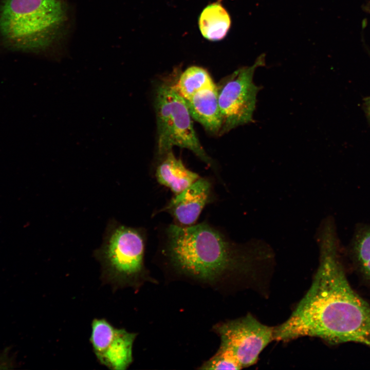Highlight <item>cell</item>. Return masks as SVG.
<instances>
[{
    "mask_svg": "<svg viewBox=\"0 0 370 370\" xmlns=\"http://www.w3.org/2000/svg\"><path fill=\"white\" fill-rule=\"evenodd\" d=\"M144 252V239L140 229L111 219L101 246L94 252L101 265L103 282L115 290L132 285L142 271Z\"/></svg>",
    "mask_w": 370,
    "mask_h": 370,
    "instance_id": "277c9868",
    "label": "cell"
},
{
    "mask_svg": "<svg viewBox=\"0 0 370 370\" xmlns=\"http://www.w3.org/2000/svg\"><path fill=\"white\" fill-rule=\"evenodd\" d=\"M316 236L320 260L312 284L289 318L274 327V340L308 336L370 347V306L348 282L333 223L323 222Z\"/></svg>",
    "mask_w": 370,
    "mask_h": 370,
    "instance_id": "6da1fadb",
    "label": "cell"
},
{
    "mask_svg": "<svg viewBox=\"0 0 370 370\" xmlns=\"http://www.w3.org/2000/svg\"><path fill=\"white\" fill-rule=\"evenodd\" d=\"M214 85L209 72L205 69L196 66L187 68L172 82L175 91L185 100L196 92Z\"/></svg>",
    "mask_w": 370,
    "mask_h": 370,
    "instance_id": "4fadbf2b",
    "label": "cell"
},
{
    "mask_svg": "<svg viewBox=\"0 0 370 370\" xmlns=\"http://www.w3.org/2000/svg\"><path fill=\"white\" fill-rule=\"evenodd\" d=\"M164 155L157 168L156 178L160 184L169 188L175 195L200 178L197 173L187 169L172 151Z\"/></svg>",
    "mask_w": 370,
    "mask_h": 370,
    "instance_id": "8fae6325",
    "label": "cell"
},
{
    "mask_svg": "<svg viewBox=\"0 0 370 370\" xmlns=\"http://www.w3.org/2000/svg\"><path fill=\"white\" fill-rule=\"evenodd\" d=\"M265 65V55L251 66L242 67L225 78L217 87L221 126L219 134L253 121L256 97L261 87L253 82L256 69Z\"/></svg>",
    "mask_w": 370,
    "mask_h": 370,
    "instance_id": "8992f818",
    "label": "cell"
},
{
    "mask_svg": "<svg viewBox=\"0 0 370 370\" xmlns=\"http://www.w3.org/2000/svg\"><path fill=\"white\" fill-rule=\"evenodd\" d=\"M367 115L369 117V119H370V112H367Z\"/></svg>",
    "mask_w": 370,
    "mask_h": 370,
    "instance_id": "ac0fdd59",
    "label": "cell"
},
{
    "mask_svg": "<svg viewBox=\"0 0 370 370\" xmlns=\"http://www.w3.org/2000/svg\"><path fill=\"white\" fill-rule=\"evenodd\" d=\"M353 251L359 269L370 281V228L362 230L357 235Z\"/></svg>",
    "mask_w": 370,
    "mask_h": 370,
    "instance_id": "5bb4252c",
    "label": "cell"
},
{
    "mask_svg": "<svg viewBox=\"0 0 370 370\" xmlns=\"http://www.w3.org/2000/svg\"><path fill=\"white\" fill-rule=\"evenodd\" d=\"M211 184L206 178H199L176 194L162 210L171 214L183 226L194 224L209 201Z\"/></svg>",
    "mask_w": 370,
    "mask_h": 370,
    "instance_id": "9c48e42d",
    "label": "cell"
},
{
    "mask_svg": "<svg viewBox=\"0 0 370 370\" xmlns=\"http://www.w3.org/2000/svg\"><path fill=\"white\" fill-rule=\"evenodd\" d=\"M58 0H3L0 5V35L12 49L35 52L53 42L65 20Z\"/></svg>",
    "mask_w": 370,
    "mask_h": 370,
    "instance_id": "3957f363",
    "label": "cell"
},
{
    "mask_svg": "<svg viewBox=\"0 0 370 370\" xmlns=\"http://www.w3.org/2000/svg\"><path fill=\"white\" fill-rule=\"evenodd\" d=\"M155 105L159 154L164 155L177 146L188 149L211 165L212 160L197 137L186 101L175 91L172 82L158 87Z\"/></svg>",
    "mask_w": 370,
    "mask_h": 370,
    "instance_id": "5b68a950",
    "label": "cell"
},
{
    "mask_svg": "<svg viewBox=\"0 0 370 370\" xmlns=\"http://www.w3.org/2000/svg\"><path fill=\"white\" fill-rule=\"evenodd\" d=\"M185 101L192 118L208 132L219 134L221 119L216 85L196 92Z\"/></svg>",
    "mask_w": 370,
    "mask_h": 370,
    "instance_id": "30bf717a",
    "label": "cell"
},
{
    "mask_svg": "<svg viewBox=\"0 0 370 370\" xmlns=\"http://www.w3.org/2000/svg\"><path fill=\"white\" fill-rule=\"evenodd\" d=\"M202 369H239L238 363L227 351L219 348L217 353L200 368Z\"/></svg>",
    "mask_w": 370,
    "mask_h": 370,
    "instance_id": "9a60e30c",
    "label": "cell"
},
{
    "mask_svg": "<svg viewBox=\"0 0 370 370\" xmlns=\"http://www.w3.org/2000/svg\"><path fill=\"white\" fill-rule=\"evenodd\" d=\"M58 1H61V2H62V0H58Z\"/></svg>",
    "mask_w": 370,
    "mask_h": 370,
    "instance_id": "d6986e66",
    "label": "cell"
},
{
    "mask_svg": "<svg viewBox=\"0 0 370 370\" xmlns=\"http://www.w3.org/2000/svg\"><path fill=\"white\" fill-rule=\"evenodd\" d=\"M274 327L264 325L252 314L215 326L220 335V348L227 351L242 368L254 364L262 351L274 340Z\"/></svg>",
    "mask_w": 370,
    "mask_h": 370,
    "instance_id": "52a82bcc",
    "label": "cell"
},
{
    "mask_svg": "<svg viewBox=\"0 0 370 370\" xmlns=\"http://www.w3.org/2000/svg\"><path fill=\"white\" fill-rule=\"evenodd\" d=\"M166 249L176 267L209 281L231 271L255 274L274 256L271 248L262 240L239 244L205 223L170 225L166 232Z\"/></svg>",
    "mask_w": 370,
    "mask_h": 370,
    "instance_id": "7a4b0ae2",
    "label": "cell"
},
{
    "mask_svg": "<svg viewBox=\"0 0 370 370\" xmlns=\"http://www.w3.org/2000/svg\"><path fill=\"white\" fill-rule=\"evenodd\" d=\"M364 105L366 108L367 112H370V96L364 98Z\"/></svg>",
    "mask_w": 370,
    "mask_h": 370,
    "instance_id": "2e32d148",
    "label": "cell"
},
{
    "mask_svg": "<svg viewBox=\"0 0 370 370\" xmlns=\"http://www.w3.org/2000/svg\"><path fill=\"white\" fill-rule=\"evenodd\" d=\"M90 338L99 362L113 370H125L133 361L136 334L114 327L104 319H95Z\"/></svg>",
    "mask_w": 370,
    "mask_h": 370,
    "instance_id": "ba28073f",
    "label": "cell"
},
{
    "mask_svg": "<svg viewBox=\"0 0 370 370\" xmlns=\"http://www.w3.org/2000/svg\"><path fill=\"white\" fill-rule=\"evenodd\" d=\"M365 9L367 12L370 13V2L366 5Z\"/></svg>",
    "mask_w": 370,
    "mask_h": 370,
    "instance_id": "e0dca14e",
    "label": "cell"
},
{
    "mask_svg": "<svg viewBox=\"0 0 370 370\" xmlns=\"http://www.w3.org/2000/svg\"><path fill=\"white\" fill-rule=\"evenodd\" d=\"M198 25L205 38L219 41L227 35L231 26V18L226 9L217 2L204 8L199 16Z\"/></svg>",
    "mask_w": 370,
    "mask_h": 370,
    "instance_id": "7c38bea8",
    "label": "cell"
}]
</instances>
